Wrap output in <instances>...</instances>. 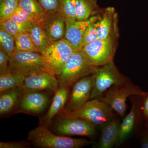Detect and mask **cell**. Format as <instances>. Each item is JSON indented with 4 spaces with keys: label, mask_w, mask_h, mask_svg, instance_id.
<instances>
[{
    "label": "cell",
    "mask_w": 148,
    "mask_h": 148,
    "mask_svg": "<svg viewBox=\"0 0 148 148\" xmlns=\"http://www.w3.org/2000/svg\"><path fill=\"white\" fill-rule=\"evenodd\" d=\"M28 140L35 146L42 148H79L91 143L84 138L75 139L55 135L44 126L31 130L28 133Z\"/></svg>",
    "instance_id": "obj_1"
},
{
    "label": "cell",
    "mask_w": 148,
    "mask_h": 148,
    "mask_svg": "<svg viewBox=\"0 0 148 148\" xmlns=\"http://www.w3.org/2000/svg\"><path fill=\"white\" fill-rule=\"evenodd\" d=\"M97 67L82 51L75 50L61 73L56 76L59 86L70 87L79 80L93 73Z\"/></svg>",
    "instance_id": "obj_2"
},
{
    "label": "cell",
    "mask_w": 148,
    "mask_h": 148,
    "mask_svg": "<svg viewBox=\"0 0 148 148\" xmlns=\"http://www.w3.org/2000/svg\"><path fill=\"white\" fill-rule=\"evenodd\" d=\"M75 51L66 39L51 42L41 53L44 70L57 76L61 73Z\"/></svg>",
    "instance_id": "obj_3"
},
{
    "label": "cell",
    "mask_w": 148,
    "mask_h": 148,
    "mask_svg": "<svg viewBox=\"0 0 148 148\" xmlns=\"http://www.w3.org/2000/svg\"><path fill=\"white\" fill-rule=\"evenodd\" d=\"M113 111L100 99H93L89 100L77 110L64 112L62 116L82 119L102 127L114 117Z\"/></svg>",
    "instance_id": "obj_4"
},
{
    "label": "cell",
    "mask_w": 148,
    "mask_h": 148,
    "mask_svg": "<svg viewBox=\"0 0 148 148\" xmlns=\"http://www.w3.org/2000/svg\"><path fill=\"white\" fill-rule=\"evenodd\" d=\"M92 76L93 85L90 100L100 99L113 86L122 84L128 81L119 71L114 61L97 67Z\"/></svg>",
    "instance_id": "obj_5"
},
{
    "label": "cell",
    "mask_w": 148,
    "mask_h": 148,
    "mask_svg": "<svg viewBox=\"0 0 148 148\" xmlns=\"http://www.w3.org/2000/svg\"><path fill=\"white\" fill-rule=\"evenodd\" d=\"M145 93L140 87L127 81L122 84L113 86L100 99L123 118L127 108V98L132 96H143Z\"/></svg>",
    "instance_id": "obj_6"
},
{
    "label": "cell",
    "mask_w": 148,
    "mask_h": 148,
    "mask_svg": "<svg viewBox=\"0 0 148 148\" xmlns=\"http://www.w3.org/2000/svg\"><path fill=\"white\" fill-rule=\"evenodd\" d=\"M9 66L10 71L25 77L44 71L42 56L38 52L15 51L10 57Z\"/></svg>",
    "instance_id": "obj_7"
},
{
    "label": "cell",
    "mask_w": 148,
    "mask_h": 148,
    "mask_svg": "<svg viewBox=\"0 0 148 148\" xmlns=\"http://www.w3.org/2000/svg\"><path fill=\"white\" fill-rule=\"evenodd\" d=\"M116 45L115 38L99 39L84 45L81 50L94 66L99 67L113 61Z\"/></svg>",
    "instance_id": "obj_8"
},
{
    "label": "cell",
    "mask_w": 148,
    "mask_h": 148,
    "mask_svg": "<svg viewBox=\"0 0 148 148\" xmlns=\"http://www.w3.org/2000/svg\"><path fill=\"white\" fill-rule=\"evenodd\" d=\"M96 125L82 119L61 116L55 125L56 132L63 136L91 137L95 134Z\"/></svg>",
    "instance_id": "obj_9"
},
{
    "label": "cell",
    "mask_w": 148,
    "mask_h": 148,
    "mask_svg": "<svg viewBox=\"0 0 148 148\" xmlns=\"http://www.w3.org/2000/svg\"><path fill=\"white\" fill-rule=\"evenodd\" d=\"M93 85L92 75L84 77L75 83L64 112H73L82 108L90 100Z\"/></svg>",
    "instance_id": "obj_10"
},
{
    "label": "cell",
    "mask_w": 148,
    "mask_h": 148,
    "mask_svg": "<svg viewBox=\"0 0 148 148\" xmlns=\"http://www.w3.org/2000/svg\"><path fill=\"white\" fill-rule=\"evenodd\" d=\"M45 71L25 77L21 88L23 92L51 90L55 92L59 87L57 78Z\"/></svg>",
    "instance_id": "obj_11"
},
{
    "label": "cell",
    "mask_w": 148,
    "mask_h": 148,
    "mask_svg": "<svg viewBox=\"0 0 148 148\" xmlns=\"http://www.w3.org/2000/svg\"><path fill=\"white\" fill-rule=\"evenodd\" d=\"M49 102L47 94L40 91H29L22 93L18 103L19 110L34 114L42 113Z\"/></svg>",
    "instance_id": "obj_12"
},
{
    "label": "cell",
    "mask_w": 148,
    "mask_h": 148,
    "mask_svg": "<svg viewBox=\"0 0 148 148\" xmlns=\"http://www.w3.org/2000/svg\"><path fill=\"white\" fill-rule=\"evenodd\" d=\"M142 96H139L133 101L129 113L124 118L120 124L119 140L116 147L123 144L129 138L138 123L142 114Z\"/></svg>",
    "instance_id": "obj_13"
},
{
    "label": "cell",
    "mask_w": 148,
    "mask_h": 148,
    "mask_svg": "<svg viewBox=\"0 0 148 148\" xmlns=\"http://www.w3.org/2000/svg\"><path fill=\"white\" fill-rule=\"evenodd\" d=\"M90 23L89 18L86 21H81L66 18L64 38L71 44L75 50L82 49L84 33Z\"/></svg>",
    "instance_id": "obj_14"
},
{
    "label": "cell",
    "mask_w": 148,
    "mask_h": 148,
    "mask_svg": "<svg viewBox=\"0 0 148 148\" xmlns=\"http://www.w3.org/2000/svg\"><path fill=\"white\" fill-rule=\"evenodd\" d=\"M117 14L113 7L105 9L103 16L98 21L99 39L106 40L117 37Z\"/></svg>",
    "instance_id": "obj_15"
},
{
    "label": "cell",
    "mask_w": 148,
    "mask_h": 148,
    "mask_svg": "<svg viewBox=\"0 0 148 148\" xmlns=\"http://www.w3.org/2000/svg\"><path fill=\"white\" fill-rule=\"evenodd\" d=\"M66 18L61 13H49L42 27L51 42L64 38Z\"/></svg>",
    "instance_id": "obj_16"
},
{
    "label": "cell",
    "mask_w": 148,
    "mask_h": 148,
    "mask_svg": "<svg viewBox=\"0 0 148 148\" xmlns=\"http://www.w3.org/2000/svg\"><path fill=\"white\" fill-rule=\"evenodd\" d=\"M120 124L119 121L114 117L103 126L96 147L111 148L116 146L119 140Z\"/></svg>",
    "instance_id": "obj_17"
},
{
    "label": "cell",
    "mask_w": 148,
    "mask_h": 148,
    "mask_svg": "<svg viewBox=\"0 0 148 148\" xmlns=\"http://www.w3.org/2000/svg\"><path fill=\"white\" fill-rule=\"evenodd\" d=\"M52 103L46 115L44 121L48 125L54 117L64 108L70 95L69 87L59 86L55 91Z\"/></svg>",
    "instance_id": "obj_18"
},
{
    "label": "cell",
    "mask_w": 148,
    "mask_h": 148,
    "mask_svg": "<svg viewBox=\"0 0 148 148\" xmlns=\"http://www.w3.org/2000/svg\"><path fill=\"white\" fill-rule=\"evenodd\" d=\"M26 31L29 34L35 47L41 54L51 42L45 29L38 24L32 23Z\"/></svg>",
    "instance_id": "obj_19"
},
{
    "label": "cell",
    "mask_w": 148,
    "mask_h": 148,
    "mask_svg": "<svg viewBox=\"0 0 148 148\" xmlns=\"http://www.w3.org/2000/svg\"><path fill=\"white\" fill-rule=\"evenodd\" d=\"M18 7L33 16L37 24L43 26L49 13L37 0H19Z\"/></svg>",
    "instance_id": "obj_20"
},
{
    "label": "cell",
    "mask_w": 148,
    "mask_h": 148,
    "mask_svg": "<svg viewBox=\"0 0 148 148\" xmlns=\"http://www.w3.org/2000/svg\"><path fill=\"white\" fill-rule=\"evenodd\" d=\"M21 88L16 87L1 93L0 114L3 115L10 112L18 103L22 95Z\"/></svg>",
    "instance_id": "obj_21"
},
{
    "label": "cell",
    "mask_w": 148,
    "mask_h": 148,
    "mask_svg": "<svg viewBox=\"0 0 148 148\" xmlns=\"http://www.w3.org/2000/svg\"><path fill=\"white\" fill-rule=\"evenodd\" d=\"M25 77L10 71L0 75V93L16 87H21Z\"/></svg>",
    "instance_id": "obj_22"
},
{
    "label": "cell",
    "mask_w": 148,
    "mask_h": 148,
    "mask_svg": "<svg viewBox=\"0 0 148 148\" xmlns=\"http://www.w3.org/2000/svg\"><path fill=\"white\" fill-rule=\"evenodd\" d=\"M98 9L97 1L95 0H76V20L81 21L88 20Z\"/></svg>",
    "instance_id": "obj_23"
},
{
    "label": "cell",
    "mask_w": 148,
    "mask_h": 148,
    "mask_svg": "<svg viewBox=\"0 0 148 148\" xmlns=\"http://www.w3.org/2000/svg\"><path fill=\"white\" fill-rule=\"evenodd\" d=\"M14 37L16 45V51L39 53L34 45L32 40L27 31L22 32Z\"/></svg>",
    "instance_id": "obj_24"
},
{
    "label": "cell",
    "mask_w": 148,
    "mask_h": 148,
    "mask_svg": "<svg viewBox=\"0 0 148 148\" xmlns=\"http://www.w3.org/2000/svg\"><path fill=\"white\" fill-rule=\"evenodd\" d=\"M32 23L26 22L20 24L8 19L0 21V28L3 29L10 34L15 37L18 34L27 31Z\"/></svg>",
    "instance_id": "obj_25"
},
{
    "label": "cell",
    "mask_w": 148,
    "mask_h": 148,
    "mask_svg": "<svg viewBox=\"0 0 148 148\" xmlns=\"http://www.w3.org/2000/svg\"><path fill=\"white\" fill-rule=\"evenodd\" d=\"M0 49L10 57L16 51L15 37L0 28Z\"/></svg>",
    "instance_id": "obj_26"
},
{
    "label": "cell",
    "mask_w": 148,
    "mask_h": 148,
    "mask_svg": "<svg viewBox=\"0 0 148 148\" xmlns=\"http://www.w3.org/2000/svg\"><path fill=\"white\" fill-rule=\"evenodd\" d=\"M19 0H0V21L8 19L18 6Z\"/></svg>",
    "instance_id": "obj_27"
},
{
    "label": "cell",
    "mask_w": 148,
    "mask_h": 148,
    "mask_svg": "<svg viewBox=\"0 0 148 148\" xmlns=\"http://www.w3.org/2000/svg\"><path fill=\"white\" fill-rule=\"evenodd\" d=\"M95 17L89 18L90 23L86 30L83 40V47L84 45L99 39L98 21H95Z\"/></svg>",
    "instance_id": "obj_28"
},
{
    "label": "cell",
    "mask_w": 148,
    "mask_h": 148,
    "mask_svg": "<svg viewBox=\"0 0 148 148\" xmlns=\"http://www.w3.org/2000/svg\"><path fill=\"white\" fill-rule=\"evenodd\" d=\"M76 0H61V13L66 18L76 20Z\"/></svg>",
    "instance_id": "obj_29"
},
{
    "label": "cell",
    "mask_w": 148,
    "mask_h": 148,
    "mask_svg": "<svg viewBox=\"0 0 148 148\" xmlns=\"http://www.w3.org/2000/svg\"><path fill=\"white\" fill-rule=\"evenodd\" d=\"M8 19L20 24L26 22L37 23L33 16L19 8L18 6L16 10Z\"/></svg>",
    "instance_id": "obj_30"
},
{
    "label": "cell",
    "mask_w": 148,
    "mask_h": 148,
    "mask_svg": "<svg viewBox=\"0 0 148 148\" xmlns=\"http://www.w3.org/2000/svg\"><path fill=\"white\" fill-rule=\"evenodd\" d=\"M48 13H61V0H38Z\"/></svg>",
    "instance_id": "obj_31"
},
{
    "label": "cell",
    "mask_w": 148,
    "mask_h": 148,
    "mask_svg": "<svg viewBox=\"0 0 148 148\" xmlns=\"http://www.w3.org/2000/svg\"><path fill=\"white\" fill-rule=\"evenodd\" d=\"M10 56L4 51L0 49V75L10 71Z\"/></svg>",
    "instance_id": "obj_32"
},
{
    "label": "cell",
    "mask_w": 148,
    "mask_h": 148,
    "mask_svg": "<svg viewBox=\"0 0 148 148\" xmlns=\"http://www.w3.org/2000/svg\"><path fill=\"white\" fill-rule=\"evenodd\" d=\"M28 143L25 142H1V148H25L29 147Z\"/></svg>",
    "instance_id": "obj_33"
},
{
    "label": "cell",
    "mask_w": 148,
    "mask_h": 148,
    "mask_svg": "<svg viewBox=\"0 0 148 148\" xmlns=\"http://www.w3.org/2000/svg\"><path fill=\"white\" fill-rule=\"evenodd\" d=\"M145 121V128L142 133L140 147L143 148H148V119Z\"/></svg>",
    "instance_id": "obj_34"
},
{
    "label": "cell",
    "mask_w": 148,
    "mask_h": 148,
    "mask_svg": "<svg viewBox=\"0 0 148 148\" xmlns=\"http://www.w3.org/2000/svg\"><path fill=\"white\" fill-rule=\"evenodd\" d=\"M142 98V114L143 119L146 120L148 119V92H145Z\"/></svg>",
    "instance_id": "obj_35"
}]
</instances>
